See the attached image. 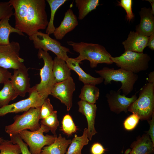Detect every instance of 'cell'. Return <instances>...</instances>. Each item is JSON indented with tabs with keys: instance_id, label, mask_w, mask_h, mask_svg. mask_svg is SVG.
Instances as JSON below:
<instances>
[{
	"instance_id": "4fadbf2b",
	"label": "cell",
	"mask_w": 154,
	"mask_h": 154,
	"mask_svg": "<svg viewBox=\"0 0 154 154\" xmlns=\"http://www.w3.org/2000/svg\"><path fill=\"white\" fill-rule=\"evenodd\" d=\"M121 92L118 90L117 91L111 90L106 95L110 110L117 114L122 112H127L128 107L137 98L136 94L130 98L126 97L120 94Z\"/></svg>"
},
{
	"instance_id": "60d3db41",
	"label": "cell",
	"mask_w": 154,
	"mask_h": 154,
	"mask_svg": "<svg viewBox=\"0 0 154 154\" xmlns=\"http://www.w3.org/2000/svg\"><path fill=\"white\" fill-rule=\"evenodd\" d=\"M148 82L154 84V72L152 71L150 72L148 74L147 78Z\"/></svg>"
},
{
	"instance_id": "5bb4252c",
	"label": "cell",
	"mask_w": 154,
	"mask_h": 154,
	"mask_svg": "<svg viewBox=\"0 0 154 154\" xmlns=\"http://www.w3.org/2000/svg\"><path fill=\"white\" fill-rule=\"evenodd\" d=\"M28 70L25 65L14 70L13 75L10 78L14 90L18 95L23 97L25 96L27 92H29L31 89Z\"/></svg>"
},
{
	"instance_id": "74e56055",
	"label": "cell",
	"mask_w": 154,
	"mask_h": 154,
	"mask_svg": "<svg viewBox=\"0 0 154 154\" xmlns=\"http://www.w3.org/2000/svg\"><path fill=\"white\" fill-rule=\"evenodd\" d=\"M105 149L100 143H97L92 145L91 152L92 154H103L104 153Z\"/></svg>"
},
{
	"instance_id": "6da1fadb",
	"label": "cell",
	"mask_w": 154,
	"mask_h": 154,
	"mask_svg": "<svg viewBox=\"0 0 154 154\" xmlns=\"http://www.w3.org/2000/svg\"><path fill=\"white\" fill-rule=\"evenodd\" d=\"M14 10L15 28L29 37L40 30L46 29L48 23L45 0H10Z\"/></svg>"
},
{
	"instance_id": "f546056e",
	"label": "cell",
	"mask_w": 154,
	"mask_h": 154,
	"mask_svg": "<svg viewBox=\"0 0 154 154\" xmlns=\"http://www.w3.org/2000/svg\"><path fill=\"white\" fill-rule=\"evenodd\" d=\"M19 146L13 144L10 140H5L0 144V154H20Z\"/></svg>"
},
{
	"instance_id": "603a6c76",
	"label": "cell",
	"mask_w": 154,
	"mask_h": 154,
	"mask_svg": "<svg viewBox=\"0 0 154 154\" xmlns=\"http://www.w3.org/2000/svg\"><path fill=\"white\" fill-rule=\"evenodd\" d=\"M9 19L7 17L0 20V45H6L10 43L9 36L12 33H15L20 35L24 36V33L10 24Z\"/></svg>"
},
{
	"instance_id": "d4e9b609",
	"label": "cell",
	"mask_w": 154,
	"mask_h": 154,
	"mask_svg": "<svg viewBox=\"0 0 154 154\" xmlns=\"http://www.w3.org/2000/svg\"><path fill=\"white\" fill-rule=\"evenodd\" d=\"M99 95V90L95 85L86 84L81 88L79 97L81 100L95 104L98 99Z\"/></svg>"
},
{
	"instance_id": "30bf717a",
	"label": "cell",
	"mask_w": 154,
	"mask_h": 154,
	"mask_svg": "<svg viewBox=\"0 0 154 154\" xmlns=\"http://www.w3.org/2000/svg\"><path fill=\"white\" fill-rule=\"evenodd\" d=\"M20 49V44L17 42L0 45V67L15 70L25 66L23 63L24 60L19 56Z\"/></svg>"
},
{
	"instance_id": "1f68e13d",
	"label": "cell",
	"mask_w": 154,
	"mask_h": 154,
	"mask_svg": "<svg viewBox=\"0 0 154 154\" xmlns=\"http://www.w3.org/2000/svg\"><path fill=\"white\" fill-rule=\"evenodd\" d=\"M117 5L122 7L126 13V19L129 22L132 20L134 15L132 10L133 1L132 0H121L117 1Z\"/></svg>"
},
{
	"instance_id": "b9f144b4",
	"label": "cell",
	"mask_w": 154,
	"mask_h": 154,
	"mask_svg": "<svg viewBox=\"0 0 154 154\" xmlns=\"http://www.w3.org/2000/svg\"><path fill=\"white\" fill-rule=\"evenodd\" d=\"M149 1L151 6V11L153 14L154 15V1L153 0H147Z\"/></svg>"
},
{
	"instance_id": "8d00e7d4",
	"label": "cell",
	"mask_w": 154,
	"mask_h": 154,
	"mask_svg": "<svg viewBox=\"0 0 154 154\" xmlns=\"http://www.w3.org/2000/svg\"><path fill=\"white\" fill-rule=\"evenodd\" d=\"M11 76V73L7 69L0 67V84H4L10 80Z\"/></svg>"
},
{
	"instance_id": "7a4b0ae2",
	"label": "cell",
	"mask_w": 154,
	"mask_h": 154,
	"mask_svg": "<svg viewBox=\"0 0 154 154\" xmlns=\"http://www.w3.org/2000/svg\"><path fill=\"white\" fill-rule=\"evenodd\" d=\"M67 42L72 46L74 51L79 54L74 59L79 63L83 60H88L90 62V67L94 68L99 64H110L113 63L111 59V55L102 45L83 42L68 41Z\"/></svg>"
},
{
	"instance_id": "5b68a950",
	"label": "cell",
	"mask_w": 154,
	"mask_h": 154,
	"mask_svg": "<svg viewBox=\"0 0 154 154\" xmlns=\"http://www.w3.org/2000/svg\"><path fill=\"white\" fill-rule=\"evenodd\" d=\"M111 59L120 68L136 74L148 68L151 58L148 54L143 52L126 51L119 56H112Z\"/></svg>"
},
{
	"instance_id": "8fae6325",
	"label": "cell",
	"mask_w": 154,
	"mask_h": 154,
	"mask_svg": "<svg viewBox=\"0 0 154 154\" xmlns=\"http://www.w3.org/2000/svg\"><path fill=\"white\" fill-rule=\"evenodd\" d=\"M27 98L0 108V116L9 113L25 112L31 108L41 107L44 99L38 94L35 86L31 88Z\"/></svg>"
},
{
	"instance_id": "f35d334b",
	"label": "cell",
	"mask_w": 154,
	"mask_h": 154,
	"mask_svg": "<svg viewBox=\"0 0 154 154\" xmlns=\"http://www.w3.org/2000/svg\"><path fill=\"white\" fill-rule=\"evenodd\" d=\"M147 121L150 127L147 134L149 136L153 144H154V113L152 115L151 119Z\"/></svg>"
},
{
	"instance_id": "7bdbcfd3",
	"label": "cell",
	"mask_w": 154,
	"mask_h": 154,
	"mask_svg": "<svg viewBox=\"0 0 154 154\" xmlns=\"http://www.w3.org/2000/svg\"><path fill=\"white\" fill-rule=\"evenodd\" d=\"M4 139L2 137H0V144L4 140Z\"/></svg>"
},
{
	"instance_id": "9c48e42d",
	"label": "cell",
	"mask_w": 154,
	"mask_h": 154,
	"mask_svg": "<svg viewBox=\"0 0 154 154\" xmlns=\"http://www.w3.org/2000/svg\"><path fill=\"white\" fill-rule=\"evenodd\" d=\"M29 39L33 41L36 49L46 52L50 51L57 57L65 61L69 57L67 53L70 52L69 49L62 45L59 42L52 38L47 34L38 31L29 37Z\"/></svg>"
},
{
	"instance_id": "52a82bcc",
	"label": "cell",
	"mask_w": 154,
	"mask_h": 154,
	"mask_svg": "<svg viewBox=\"0 0 154 154\" xmlns=\"http://www.w3.org/2000/svg\"><path fill=\"white\" fill-rule=\"evenodd\" d=\"M41 108H31L21 115L15 116L14 122L5 127V132L9 135L18 134L24 130L34 131L38 129L40 126L39 121Z\"/></svg>"
},
{
	"instance_id": "e0dca14e",
	"label": "cell",
	"mask_w": 154,
	"mask_h": 154,
	"mask_svg": "<svg viewBox=\"0 0 154 154\" xmlns=\"http://www.w3.org/2000/svg\"><path fill=\"white\" fill-rule=\"evenodd\" d=\"M149 37L136 32L131 31L127 39L122 42L125 51L142 53L147 46Z\"/></svg>"
},
{
	"instance_id": "d6a6232c",
	"label": "cell",
	"mask_w": 154,
	"mask_h": 154,
	"mask_svg": "<svg viewBox=\"0 0 154 154\" xmlns=\"http://www.w3.org/2000/svg\"><path fill=\"white\" fill-rule=\"evenodd\" d=\"M9 136L12 142L19 146L22 154H31L28 149L27 145L23 141L19 134L11 135Z\"/></svg>"
},
{
	"instance_id": "f1b7e54d",
	"label": "cell",
	"mask_w": 154,
	"mask_h": 154,
	"mask_svg": "<svg viewBox=\"0 0 154 154\" xmlns=\"http://www.w3.org/2000/svg\"><path fill=\"white\" fill-rule=\"evenodd\" d=\"M40 124L47 127L55 137H57L56 131L59 125V122L57 118V112L54 111L50 115L41 119Z\"/></svg>"
},
{
	"instance_id": "e575fe53",
	"label": "cell",
	"mask_w": 154,
	"mask_h": 154,
	"mask_svg": "<svg viewBox=\"0 0 154 154\" xmlns=\"http://www.w3.org/2000/svg\"><path fill=\"white\" fill-rule=\"evenodd\" d=\"M53 107L50 103V99H46L41 106L39 118H44L50 114L54 111Z\"/></svg>"
},
{
	"instance_id": "d590c367",
	"label": "cell",
	"mask_w": 154,
	"mask_h": 154,
	"mask_svg": "<svg viewBox=\"0 0 154 154\" xmlns=\"http://www.w3.org/2000/svg\"><path fill=\"white\" fill-rule=\"evenodd\" d=\"M140 119L136 114H132L128 116L124 121L123 126L125 129L130 131L133 129L138 124Z\"/></svg>"
},
{
	"instance_id": "484cf974",
	"label": "cell",
	"mask_w": 154,
	"mask_h": 154,
	"mask_svg": "<svg viewBox=\"0 0 154 154\" xmlns=\"http://www.w3.org/2000/svg\"><path fill=\"white\" fill-rule=\"evenodd\" d=\"M76 6L78 10V18L82 20L90 12L100 5L99 0H76Z\"/></svg>"
},
{
	"instance_id": "83f0119b",
	"label": "cell",
	"mask_w": 154,
	"mask_h": 154,
	"mask_svg": "<svg viewBox=\"0 0 154 154\" xmlns=\"http://www.w3.org/2000/svg\"><path fill=\"white\" fill-rule=\"evenodd\" d=\"M46 1L49 5L51 10L50 18L46 31V33L49 35L53 34L56 28L54 24L56 12L57 9L67 0H47Z\"/></svg>"
},
{
	"instance_id": "8992f818",
	"label": "cell",
	"mask_w": 154,
	"mask_h": 154,
	"mask_svg": "<svg viewBox=\"0 0 154 154\" xmlns=\"http://www.w3.org/2000/svg\"><path fill=\"white\" fill-rule=\"evenodd\" d=\"M39 59H42L44 65L40 70V82L35 86L39 95L44 100L50 95L56 83L53 72V60L48 52L38 50L37 54Z\"/></svg>"
},
{
	"instance_id": "d6986e66",
	"label": "cell",
	"mask_w": 154,
	"mask_h": 154,
	"mask_svg": "<svg viewBox=\"0 0 154 154\" xmlns=\"http://www.w3.org/2000/svg\"><path fill=\"white\" fill-rule=\"evenodd\" d=\"M65 62L69 68L78 74L79 80L84 84H90L96 86L103 81L104 79L102 77H94L85 72L80 67V63L74 58L68 57Z\"/></svg>"
},
{
	"instance_id": "ffe728a7",
	"label": "cell",
	"mask_w": 154,
	"mask_h": 154,
	"mask_svg": "<svg viewBox=\"0 0 154 154\" xmlns=\"http://www.w3.org/2000/svg\"><path fill=\"white\" fill-rule=\"evenodd\" d=\"M130 147L132 149L129 154H153L154 152V144L147 133L139 137Z\"/></svg>"
},
{
	"instance_id": "4dcf8cb0",
	"label": "cell",
	"mask_w": 154,
	"mask_h": 154,
	"mask_svg": "<svg viewBox=\"0 0 154 154\" xmlns=\"http://www.w3.org/2000/svg\"><path fill=\"white\" fill-rule=\"evenodd\" d=\"M77 128L69 114L65 115L62 121L61 130L65 133L70 135L76 132Z\"/></svg>"
},
{
	"instance_id": "3957f363",
	"label": "cell",
	"mask_w": 154,
	"mask_h": 154,
	"mask_svg": "<svg viewBox=\"0 0 154 154\" xmlns=\"http://www.w3.org/2000/svg\"><path fill=\"white\" fill-rule=\"evenodd\" d=\"M127 111L147 120L154 113V84L148 82L140 89L138 98L128 107Z\"/></svg>"
},
{
	"instance_id": "ac0fdd59",
	"label": "cell",
	"mask_w": 154,
	"mask_h": 154,
	"mask_svg": "<svg viewBox=\"0 0 154 154\" xmlns=\"http://www.w3.org/2000/svg\"><path fill=\"white\" fill-rule=\"evenodd\" d=\"M140 23L136 28V32L143 35L149 37L154 33V15L150 8L143 7L139 12Z\"/></svg>"
},
{
	"instance_id": "7402d4cb",
	"label": "cell",
	"mask_w": 154,
	"mask_h": 154,
	"mask_svg": "<svg viewBox=\"0 0 154 154\" xmlns=\"http://www.w3.org/2000/svg\"><path fill=\"white\" fill-rule=\"evenodd\" d=\"M71 70L64 60L57 56L54 58L53 72L56 83L64 81L70 76Z\"/></svg>"
},
{
	"instance_id": "7c38bea8",
	"label": "cell",
	"mask_w": 154,
	"mask_h": 154,
	"mask_svg": "<svg viewBox=\"0 0 154 154\" xmlns=\"http://www.w3.org/2000/svg\"><path fill=\"white\" fill-rule=\"evenodd\" d=\"M75 89V84L70 76L64 81L56 83L50 95L64 104L69 111L72 106L73 94Z\"/></svg>"
},
{
	"instance_id": "277c9868",
	"label": "cell",
	"mask_w": 154,
	"mask_h": 154,
	"mask_svg": "<svg viewBox=\"0 0 154 154\" xmlns=\"http://www.w3.org/2000/svg\"><path fill=\"white\" fill-rule=\"evenodd\" d=\"M95 72L104 79L105 85L111 84L113 81L120 82L121 86L118 90H122L123 94L125 96L133 91L138 77L136 74L120 68L115 69L104 67Z\"/></svg>"
},
{
	"instance_id": "2e32d148",
	"label": "cell",
	"mask_w": 154,
	"mask_h": 154,
	"mask_svg": "<svg viewBox=\"0 0 154 154\" xmlns=\"http://www.w3.org/2000/svg\"><path fill=\"white\" fill-rule=\"evenodd\" d=\"M78 24L76 16L73 10L69 9L65 12L60 25L56 28L53 33L56 39L61 40L67 33L74 29Z\"/></svg>"
},
{
	"instance_id": "44dd1931",
	"label": "cell",
	"mask_w": 154,
	"mask_h": 154,
	"mask_svg": "<svg viewBox=\"0 0 154 154\" xmlns=\"http://www.w3.org/2000/svg\"><path fill=\"white\" fill-rule=\"evenodd\" d=\"M71 142V139H67L60 134L52 143L43 147L40 154H65Z\"/></svg>"
},
{
	"instance_id": "ab89813d",
	"label": "cell",
	"mask_w": 154,
	"mask_h": 154,
	"mask_svg": "<svg viewBox=\"0 0 154 154\" xmlns=\"http://www.w3.org/2000/svg\"><path fill=\"white\" fill-rule=\"evenodd\" d=\"M147 46L152 50H154V33L149 37Z\"/></svg>"
},
{
	"instance_id": "ba28073f",
	"label": "cell",
	"mask_w": 154,
	"mask_h": 154,
	"mask_svg": "<svg viewBox=\"0 0 154 154\" xmlns=\"http://www.w3.org/2000/svg\"><path fill=\"white\" fill-rule=\"evenodd\" d=\"M49 131L47 127L41 124L40 127L37 130L30 131L26 129L18 134L29 146L31 154H40L43 147L52 143L57 137L53 135H44V133H47Z\"/></svg>"
},
{
	"instance_id": "836d02e7",
	"label": "cell",
	"mask_w": 154,
	"mask_h": 154,
	"mask_svg": "<svg viewBox=\"0 0 154 154\" xmlns=\"http://www.w3.org/2000/svg\"><path fill=\"white\" fill-rule=\"evenodd\" d=\"M13 8L8 2H0V20L5 18H10L13 15Z\"/></svg>"
},
{
	"instance_id": "cb8c5ba5",
	"label": "cell",
	"mask_w": 154,
	"mask_h": 154,
	"mask_svg": "<svg viewBox=\"0 0 154 154\" xmlns=\"http://www.w3.org/2000/svg\"><path fill=\"white\" fill-rule=\"evenodd\" d=\"M87 131V129L85 128L81 136L74 135L66 154H82V149L84 146L88 144L89 141Z\"/></svg>"
},
{
	"instance_id": "4316f807",
	"label": "cell",
	"mask_w": 154,
	"mask_h": 154,
	"mask_svg": "<svg viewBox=\"0 0 154 154\" xmlns=\"http://www.w3.org/2000/svg\"><path fill=\"white\" fill-rule=\"evenodd\" d=\"M18 96L10 80L4 83L3 88L0 91V108L8 105L10 101L15 99Z\"/></svg>"
},
{
	"instance_id": "9a60e30c",
	"label": "cell",
	"mask_w": 154,
	"mask_h": 154,
	"mask_svg": "<svg viewBox=\"0 0 154 154\" xmlns=\"http://www.w3.org/2000/svg\"><path fill=\"white\" fill-rule=\"evenodd\" d=\"M78 104L79 112L86 117L88 123V138L89 140H91L93 136L97 133L94 126L97 108L96 105L82 100L78 102Z\"/></svg>"
}]
</instances>
